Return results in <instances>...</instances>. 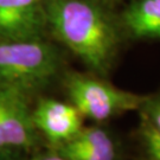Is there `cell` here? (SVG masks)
Returning a JSON list of instances; mask_svg holds the SVG:
<instances>
[{
    "label": "cell",
    "mask_w": 160,
    "mask_h": 160,
    "mask_svg": "<svg viewBox=\"0 0 160 160\" xmlns=\"http://www.w3.org/2000/svg\"><path fill=\"white\" fill-rule=\"evenodd\" d=\"M102 0H46L48 28L88 68L106 76L120 46V32Z\"/></svg>",
    "instance_id": "1"
},
{
    "label": "cell",
    "mask_w": 160,
    "mask_h": 160,
    "mask_svg": "<svg viewBox=\"0 0 160 160\" xmlns=\"http://www.w3.org/2000/svg\"><path fill=\"white\" fill-rule=\"evenodd\" d=\"M57 49L43 39L0 42V89L22 92L46 86L59 69Z\"/></svg>",
    "instance_id": "2"
},
{
    "label": "cell",
    "mask_w": 160,
    "mask_h": 160,
    "mask_svg": "<svg viewBox=\"0 0 160 160\" xmlns=\"http://www.w3.org/2000/svg\"><path fill=\"white\" fill-rule=\"evenodd\" d=\"M67 90L81 115L95 121L142 109L148 100V96L121 90L103 80L82 74L69 76Z\"/></svg>",
    "instance_id": "3"
},
{
    "label": "cell",
    "mask_w": 160,
    "mask_h": 160,
    "mask_svg": "<svg viewBox=\"0 0 160 160\" xmlns=\"http://www.w3.org/2000/svg\"><path fill=\"white\" fill-rule=\"evenodd\" d=\"M46 0H0V42L42 39Z\"/></svg>",
    "instance_id": "4"
},
{
    "label": "cell",
    "mask_w": 160,
    "mask_h": 160,
    "mask_svg": "<svg viewBox=\"0 0 160 160\" xmlns=\"http://www.w3.org/2000/svg\"><path fill=\"white\" fill-rule=\"evenodd\" d=\"M36 132L26 95L0 89V151L32 147Z\"/></svg>",
    "instance_id": "5"
},
{
    "label": "cell",
    "mask_w": 160,
    "mask_h": 160,
    "mask_svg": "<svg viewBox=\"0 0 160 160\" xmlns=\"http://www.w3.org/2000/svg\"><path fill=\"white\" fill-rule=\"evenodd\" d=\"M32 121L37 131L58 146L82 129V115L74 104L53 98L40 100L32 112Z\"/></svg>",
    "instance_id": "6"
},
{
    "label": "cell",
    "mask_w": 160,
    "mask_h": 160,
    "mask_svg": "<svg viewBox=\"0 0 160 160\" xmlns=\"http://www.w3.org/2000/svg\"><path fill=\"white\" fill-rule=\"evenodd\" d=\"M57 149L65 160H116L118 155L113 137L101 127L82 128Z\"/></svg>",
    "instance_id": "7"
},
{
    "label": "cell",
    "mask_w": 160,
    "mask_h": 160,
    "mask_svg": "<svg viewBox=\"0 0 160 160\" xmlns=\"http://www.w3.org/2000/svg\"><path fill=\"white\" fill-rule=\"evenodd\" d=\"M121 20L133 37L160 40V0H132Z\"/></svg>",
    "instance_id": "8"
},
{
    "label": "cell",
    "mask_w": 160,
    "mask_h": 160,
    "mask_svg": "<svg viewBox=\"0 0 160 160\" xmlns=\"http://www.w3.org/2000/svg\"><path fill=\"white\" fill-rule=\"evenodd\" d=\"M142 143L149 159L160 160V133L155 131L149 123L142 128Z\"/></svg>",
    "instance_id": "9"
},
{
    "label": "cell",
    "mask_w": 160,
    "mask_h": 160,
    "mask_svg": "<svg viewBox=\"0 0 160 160\" xmlns=\"http://www.w3.org/2000/svg\"><path fill=\"white\" fill-rule=\"evenodd\" d=\"M142 109L149 119V125L160 133V96L148 97Z\"/></svg>",
    "instance_id": "10"
},
{
    "label": "cell",
    "mask_w": 160,
    "mask_h": 160,
    "mask_svg": "<svg viewBox=\"0 0 160 160\" xmlns=\"http://www.w3.org/2000/svg\"><path fill=\"white\" fill-rule=\"evenodd\" d=\"M33 160H65V159L62 157V154L59 153V151H58L57 148H52V149L46 151V152L40 153V154Z\"/></svg>",
    "instance_id": "11"
},
{
    "label": "cell",
    "mask_w": 160,
    "mask_h": 160,
    "mask_svg": "<svg viewBox=\"0 0 160 160\" xmlns=\"http://www.w3.org/2000/svg\"><path fill=\"white\" fill-rule=\"evenodd\" d=\"M16 149H6L0 151V160H19L18 154L14 153Z\"/></svg>",
    "instance_id": "12"
},
{
    "label": "cell",
    "mask_w": 160,
    "mask_h": 160,
    "mask_svg": "<svg viewBox=\"0 0 160 160\" xmlns=\"http://www.w3.org/2000/svg\"><path fill=\"white\" fill-rule=\"evenodd\" d=\"M102 1H110V0H102Z\"/></svg>",
    "instance_id": "13"
}]
</instances>
